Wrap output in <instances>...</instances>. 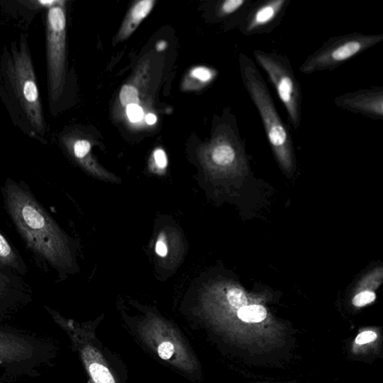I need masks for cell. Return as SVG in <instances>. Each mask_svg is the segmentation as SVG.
Here are the masks:
<instances>
[{"mask_svg": "<svg viewBox=\"0 0 383 383\" xmlns=\"http://www.w3.org/2000/svg\"><path fill=\"white\" fill-rule=\"evenodd\" d=\"M165 47H167V44H165V42H160L157 45V49L158 51H163L165 49Z\"/></svg>", "mask_w": 383, "mask_h": 383, "instance_id": "4316f807", "label": "cell"}, {"mask_svg": "<svg viewBox=\"0 0 383 383\" xmlns=\"http://www.w3.org/2000/svg\"><path fill=\"white\" fill-rule=\"evenodd\" d=\"M121 103L124 107L139 105V98L137 89L131 85H125L120 93Z\"/></svg>", "mask_w": 383, "mask_h": 383, "instance_id": "5bb4252c", "label": "cell"}, {"mask_svg": "<svg viewBox=\"0 0 383 383\" xmlns=\"http://www.w3.org/2000/svg\"><path fill=\"white\" fill-rule=\"evenodd\" d=\"M240 320L247 324H259L265 320L267 311L261 305H247L237 310Z\"/></svg>", "mask_w": 383, "mask_h": 383, "instance_id": "7c38bea8", "label": "cell"}, {"mask_svg": "<svg viewBox=\"0 0 383 383\" xmlns=\"http://www.w3.org/2000/svg\"><path fill=\"white\" fill-rule=\"evenodd\" d=\"M242 83L259 112L268 141L281 167L290 172L295 169V152L288 126L280 117L269 88L254 62L245 54L240 56Z\"/></svg>", "mask_w": 383, "mask_h": 383, "instance_id": "7a4b0ae2", "label": "cell"}, {"mask_svg": "<svg viewBox=\"0 0 383 383\" xmlns=\"http://www.w3.org/2000/svg\"><path fill=\"white\" fill-rule=\"evenodd\" d=\"M58 3H59V0H54V1H51V0H47V1H45V0H38V1L33 2V4H34L35 6H38L40 8H46L47 9L50 8L51 7H53L54 6L57 5Z\"/></svg>", "mask_w": 383, "mask_h": 383, "instance_id": "d4e9b609", "label": "cell"}, {"mask_svg": "<svg viewBox=\"0 0 383 383\" xmlns=\"http://www.w3.org/2000/svg\"><path fill=\"white\" fill-rule=\"evenodd\" d=\"M10 283V280L8 276L0 272V296H2L6 291Z\"/></svg>", "mask_w": 383, "mask_h": 383, "instance_id": "cb8c5ba5", "label": "cell"}, {"mask_svg": "<svg viewBox=\"0 0 383 383\" xmlns=\"http://www.w3.org/2000/svg\"><path fill=\"white\" fill-rule=\"evenodd\" d=\"M335 105L374 120L383 119V88L373 87L348 93L335 98Z\"/></svg>", "mask_w": 383, "mask_h": 383, "instance_id": "ba28073f", "label": "cell"}, {"mask_svg": "<svg viewBox=\"0 0 383 383\" xmlns=\"http://www.w3.org/2000/svg\"><path fill=\"white\" fill-rule=\"evenodd\" d=\"M175 349L174 344L170 341H164L158 348V353L163 360H171L175 355Z\"/></svg>", "mask_w": 383, "mask_h": 383, "instance_id": "ac0fdd59", "label": "cell"}, {"mask_svg": "<svg viewBox=\"0 0 383 383\" xmlns=\"http://www.w3.org/2000/svg\"><path fill=\"white\" fill-rule=\"evenodd\" d=\"M146 122L148 124H155L157 122V117L155 116L154 114H148L146 117Z\"/></svg>", "mask_w": 383, "mask_h": 383, "instance_id": "484cf974", "label": "cell"}, {"mask_svg": "<svg viewBox=\"0 0 383 383\" xmlns=\"http://www.w3.org/2000/svg\"><path fill=\"white\" fill-rule=\"evenodd\" d=\"M383 41V35L354 33L329 38L300 67L304 74L331 71Z\"/></svg>", "mask_w": 383, "mask_h": 383, "instance_id": "5b68a950", "label": "cell"}, {"mask_svg": "<svg viewBox=\"0 0 383 383\" xmlns=\"http://www.w3.org/2000/svg\"><path fill=\"white\" fill-rule=\"evenodd\" d=\"M6 73L25 117L36 132L44 134L45 121L42 101L30 49L23 36L19 47L12 49L11 57L7 62Z\"/></svg>", "mask_w": 383, "mask_h": 383, "instance_id": "3957f363", "label": "cell"}, {"mask_svg": "<svg viewBox=\"0 0 383 383\" xmlns=\"http://www.w3.org/2000/svg\"><path fill=\"white\" fill-rule=\"evenodd\" d=\"M65 2L47 9L46 25V51L47 85L50 102L60 97L66 75V16Z\"/></svg>", "mask_w": 383, "mask_h": 383, "instance_id": "8992f818", "label": "cell"}, {"mask_svg": "<svg viewBox=\"0 0 383 383\" xmlns=\"http://www.w3.org/2000/svg\"><path fill=\"white\" fill-rule=\"evenodd\" d=\"M253 55L283 102L289 122L297 131L302 122V95L300 83L289 59L285 56L260 49L254 50Z\"/></svg>", "mask_w": 383, "mask_h": 383, "instance_id": "277c9868", "label": "cell"}, {"mask_svg": "<svg viewBox=\"0 0 383 383\" xmlns=\"http://www.w3.org/2000/svg\"><path fill=\"white\" fill-rule=\"evenodd\" d=\"M192 75L202 82H208L213 78L214 72L207 68L199 67L192 71Z\"/></svg>", "mask_w": 383, "mask_h": 383, "instance_id": "d6986e66", "label": "cell"}, {"mask_svg": "<svg viewBox=\"0 0 383 383\" xmlns=\"http://www.w3.org/2000/svg\"><path fill=\"white\" fill-rule=\"evenodd\" d=\"M71 149L73 156L76 159L82 160L87 157L89 151H90L91 144L87 140H76V141L71 143Z\"/></svg>", "mask_w": 383, "mask_h": 383, "instance_id": "2e32d148", "label": "cell"}, {"mask_svg": "<svg viewBox=\"0 0 383 383\" xmlns=\"http://www.w3.org/2000/svg\"><path fill=\"white\" fill-rule=\"evenodd\" d=\"M2 192L6 209L25 245L60 273L71 264L65 233L27 186L8 180Z\"/></svg>", "mask_w": 383, "mask_h": 383, "instance_id": "6da1fadb", "label": "cell"}, {"mask_svg": "<svg viewBox=\"0 0 383 383\" xmlns=\"http://www.w3.org/2000/svg\"><path fill=\"white\" fill-rule=\"evenodd\" d=\"M154 156L155 163L160 169H165L167 167V155H165V153L163 150H156Z\"/></svg>", "mask_w": 383, "mask_h": 383, "instance_id": "7402d4cb", "label": "cell"}, {"mask_svg": "<svg viewBox=\"0 0 383 383\" xmlns=\"http://www.w3.org/2000/svg\"><path fill=\"white\" fill-rule=\"evenodd\" d=\"M377 338V335L373 331H365L358 335L355 338V343L359 346L374 342Z\"/></svg>", "mask_w": 383, "mask_h": 383, "instance_id": "ffe728a7", "label": "cell"}, {"mask_svg": "<svg viewBox=\"0 0 383 383\" xmlns=\"http://www.w3.org/2000/svg\"><path fill=\"white\" fill-rule=\"evenodd\" d=\"M127 116L133 122H139L143 117V110L139 105H130L126 108Z\"/></svg>", "mask_w": 383, "mask_h": 383, "instance_id": "44dd1931", "label": "cell"}, {"mask_svg": "<svg viewBox=\"0 0 383 383\" xmlns=\"http://www.w3.org/2000/svg\"><path fill=\"white\" fill-rule=\"evenodd\" d=\"M228 302L234 309H240L248 305L246 293L240 288H232L228 292Z\"/></svg>", "mask_w": 383, "mask_h": 383, "instance_id": "9a60e30c", "label": "cell"}, {"mask_svg": "<svg viewBox=\"0 0 383 383\" xmlns=\"http://www.w3.org/2000/svg\"><path fill=\"white\" fill-rule=\"evenodd\" d=\"M155 252L161 258H165L168 254V247L163 237H160L156 242Z\"/></svg>", "mask_w": 383, "mask_h": 383, "instance_id": "603a6c76", "label": "cell"}, {"mask_svg": "<svg viewBox=\"0 0 383 383\" xmlns=\"http://www.w3.org/2000/svg\"><path fill=\"white\" fill-rule=\"evenodd\" d=\"M88 371L95 383H116L110 370L103 364L89 363Z\"/></svg>", "mask_w": 383, "mask_h": 383, "instance_id": "4fadbf2b", "label": "cell"}, {"mask_svg": "<svg viewBox=\"0 0 383 383\" xmlns=\"http://www.w3.org/2000/svg\"><path fill=\"white\" fill-rule=\"evenodd\" d=\"M376 300V293L373 291L365 290L358 293L353 299V304L355 307H363L371 304Z\"/></svg>", "mask_w": 383, "mask_h": 383, "instance_id": "e0dca14e", "label": "cell"}, {"mask_svg": "<svg viewBox=\"0 0 383 383\" xmlns=\"http://www.w3.org/2000/svg\"><path fill=\"white\" fill-rule=\"evenodd\" d=\"M0 265L9 266L22 273L25 271V265L1 232H0Z\"/></svg>", "mask_w": 383, "mask_h": 383, "instance_id": "8fae6325", "label": "cell"}, {"mask_svg": "<svg viewBox=\"0 0 383 383\" xmlns=\"http://www.w3.org/2000/svg\"><path fill=\"white\" fill-rule=\"evenodd\" d=\"M154 3L152 0H143L135 5L131 11L129 19L124 25V29L122 33V37L129 35L134 31L139 23L148 16L154 6Z\"/></svg>", "mask_w": 383, "mask_h": 383, "instance_id": "30bf717a", "label": "cell"}, {"mask_svg": "<svg viewBox=\"0 0 383 383\" xmlns=\"http://www.w3.org/2000/svg\"><path fill=\"white\" fill-rule=\"evenodd\" d=\"M30 344L13 335L0 331V363L16 362L23 360L30 355Z\"/></svg>", "mask_w": 383, "mask_h": 383, "instance_id": "9c48e42d", "label": "cell"}, {"mask_svg": "<svg viewBox=\"0 0 383 383\" xmlns=\"http://www.w3.org/2000/svg\"><path fill=\"white\" fill-rule=\"evenodd\" d=\"M290 0L252 1L237 16L240 31L246 36L272 32L285 16Z\"/></svg>", "mask_w": 383, "mask_h": 383, "instance_id": "52a82bcc", "label": "cell"}]
</instances>
